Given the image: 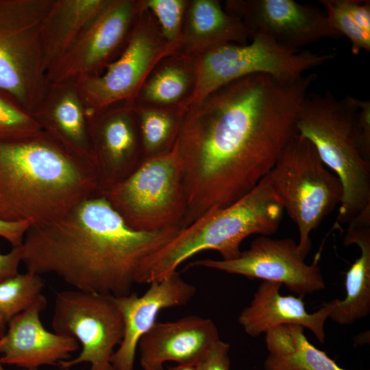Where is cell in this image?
<instances>
[{
    "mask_svg": "<svg viewBox=\"0 0 370 370\" xmlns=\"http://www.w3.org/2000/svg\"><path fill=\"white\" fill-rule=\"evenodd\" d=\"M315 79L254 74L187 108L173 149L184 171L183 228L236 201L269 173L297 133L299 108Z\"/></svg>",
    "mask_w": 370,
    "mask_h": 370,
    "instance_id": "1",
    "label": "cell"
},
{
    "mask_svg": "<svg viewBox=\"0 0 370 370\" xmlns=\"http://www.w3.org/2000/svg\"><path fill=\"white\" fill-rule=\"evenodd\" d=\"M178 231L132 230L103 196L95 195L58 220L32 226L21 245L22 262L27 271L56 275L76 290L127 295L144 258Z\"/></svg>",
    "mask_w": 370,
    "mask_h": 370,
    "instance_id": "2",
    "label": "cell"
},
{
    "mask_svg": "<svg viewBox=\"0 0 370 370\" xmlns=\"http://www.w3.org/2000/svg\"><path fill=\"white\" fill-rule=\"evenodd\" d=\"M95 195H99L95 167L44 132L0 140V219L47 224Z\"/></svg>",
    "mask_w": 370,
    "mask_h": 370,
    "instance_id": "3",
    "label": "cell"
},
{
    "mask_svg": "<svg viewBox=\"0 0 370 370\" xmlns=\"http://www.w3.org/2000/svg\"><path fill=\"white\" fill-rule=\"evenodd\" d=\"M283 210L266 175L243 197L228 206L208 212L145 257L136 283L161 281L176 272L184 261L205 250L218 251L222 260L234 259L241 254L240 246L247 236L274 234Z\"/></svg>",
    "mask_w": 370,
    "mask_h": 370,
    "instance_id": "4",
    "label": "cell"
},
{
    "mask_svg": "<svg viewBox=\"0 0 370 370\" xmlns=\"http://www.w3.org/2000/svg\"><path fill=\"white\" fill-rule=\"evenodd\" d=\"M358 99L332 92H308L299 108L296 132L314 147L324 164L339 178L343 197L337 221L349 223L370 206V162L358 153L353 121Z\"/></svg>",
    "mask_w": 370,
    "mask_h": 370,
    "instance_id": "5",
    "label": "cell"
},
{
    "mask_svg": "<svg viewBox=\"0 0 370 370\" xmlns=\"http://www.w3.org/2000/svg\"><path fill=\"white\" fill-rule=\"evenodd\" d=\"M267 177L297 226L298 249L306 258L312 246L310 233L342 202V183L324 164L312 144L297 133Z\"/></svg>",
    "mask_w": 370,
    "mask_h": 370,
    "instance_id": "6",
    "label": "cell"
},
{
    "mask_svg": "<svg viewBox=\"0 0 370 370\" xmlns=\"http://www.w3.org/2000/svg\"><path fill=\"white\" fill-rule=\"evenodd\" d=\"M53 0H0V90L34 114L49 84L40 34Z\"/></svg>",
    "mask_w": 370,
    "mask_h": 370,
    "instance_id": "7",
    "label": "cell"
},
{
    "mask_svg": "<svg viewBox=\"0 0 370 370\" xmlns=\"http://www.w3.org/2000/svg\"><path fill=\"white\" fill-rule=\"evenodd\" d=\"M103 196L131 229H182L187 212L184 171L175 152L143 160Z\"/></svg>",
    "mask_w": 370,
    "mask_h": 370,
    "instance_id": "8",
    "label": "cell"
},
{
    "mask_svg": "<svg viewBox=\"0 0 370 370\" xmlns=\"http://www.w3.org/2000/svg\"><path fill=\"white\" fill-rule=\"evenodd\" d=\"M251 39L246 44H223L195 57L196 84L188 106L236 79L265 73L293 80L335 57L334 53L289 49L262 34Z\"/></svg>",
    "mask_w": 370,
    "mask_h": 370,
    "instance_id": "9",
    "label": "cell"
},
{
    "mask_svg": "<svg viewBox=\"0 0 370 370\" xmlns=\"http://www.w3.org/2000/svg\"><path fill=\"white\" fill-rule=\"evenodd\" d=\"M177 50L163 38L155 18L145 7L119 57L100 75L74 82L86 111L134 101L155 66Z\"/></svg>",
    "mask_w": 370,
    "mask_h": 370,
    "instance_id": "10",
    "label": "cell"
},
{
    "mask_svg": "<svg viewBox=\"0 0 370 370\" xmlns=\"http://www.w3.org/2000/svg\"><path fill=\"white\" fill-rule=\"evenodd\" d=\"M51 326L82 345L76 358L58 362L61 369L88 362L89 370H116L111 358L122 341L124 321L112 296L76 289L58 292Z\"/></svg>",
    "mask_w": 370,
    "mask_h": 370,
    "instance_id": "11",
    "label": "cell"
},
{
    "mask_svg": "<svg viewBox=\"0 0 370 370\" xmlns=\"http://www.w3.org/2000/svg\"><path fill=\"white\" fill-rule=\"evenodd\" d=\"M145 0H108L69 51L47 72L49 84L100 75L123 51Z\"/></svg>",
    "mask_w": 370,
    "mask_h": 370,
    "instance_id": "12",
    "label": "cell"
},
{
    "mask_svg": "<svg viewBox=\"0 0 370 370\" xmlns=\"http://www.w3.org/2000/svg\"><path fill=\"white\" fill-rule=\"evenodd\" d=\"M319 252L313 262L308 264L293 239L260 236L234 259L199 260L188 264L186 268L204 267L251 280L275 282L303 297L325 288L319 266Z\"/></svg>",
    "mask_w": 370,
    "mask_h": 370,
    "instance_id": "13",
    "label": "cell"
},
{
    "mask_svg": "<svg viewBox=\"0 0 370 370\" xmlns=\"http://www.w3.org/2000/svg\"><path fill=\"white\" fill-rule=\"evenodd\" d=\"M98 180V194L125 180L143 161L137 114L133 101L87 112Z\"/></svg>",
    "mask_w": 370,
    "mask_h": 370,
    "instance_id": "14",
    "label": "cell"
},
{
    "mask_svg": "<svg viewBox=\"0 0 370 370\" xmlns=\"http://www.w3.org/2000/svg\"><path fill=\"white\" fill-rule=\"evenodd\" d=\"M223 8L241 19L251 36L262 34L295 51L340 36L330 26L324 11L293 0H227Z\"/></svg>",
    "mask_w": 370,
    "mask_h": 370,
    "instance_id": "15",
    "label": "cell"
},
{
    "mask_svg": "<svg viewBox=\"0 0 370 370\" xmlns=\"http://www.w3.org/2000/svg\"><path fill=\"white\" fill-rule=\"evenodd\" d=\"M149 284L141 296L136 293L112 296L124 321L122 341L111 358L116 370H134L138 343L156 323L160 312L165 308L186 305L196 293L195 287L186 282L177 271L161 281Z\"/></svg>",
    "mask_w": 370,
    "mask_h": 370,
    "instance_id": "16",
    "label": "cell"
},
{
    "mask_svg": "<svg viewBox=\"0 0 370 370\" xmlns=\"http://www.w3.org/2000/svg\"><path fill=\"white\" fill-rule=\"evenodd\" d=\"M47 300L42 295L29 308L14 317L4 334L0 336V360L3 365L22 369H38L68 360L79 349L71 336L47 330L40 314Z\"/></svg>",
    "mask_w": 370,
    "mask_h": 370,
    "instance_id": "17",
    "label": "cell"
},
{
    "mask_svg": "<svg viewBox=\"0 0 370 370\" xmlns=\"http://www.w3.org/2000/svg\"><path fill=\"white\" fill-rule=\"evenodd\" d=\"M219 340L212 321L188 316L172 322H156L140 340V365L143 370H163L174 361L194 366Z\"/></svg>",
    "mask_w": 370,
    "mask_h": 370,
    "instance_id": "18",
    "label": "cell"
},
{
    "mask_svg": "<svg viewBox=\"0 0 370 370\" xmlns=\"http://www.w3.org/2000/svg\"><path fill=\"white\" fill-rule=\"evenodd\" d=\"M282 286L270 281H263L259 285L250 304L238 317V323L245 332L250 336L258 337L273 327L295 324L310 330L321 343H324L325 323L338 299H333L317 311L309 313L303 297L281 295Z\"/></svg>",
    "mask_w": 370,
    "mask_h": 370,
    "instance_id": "19",
    "label": "cell"
},
{
    "mask_svg": "<svg viewBox=\"0 0 370 370\" xmlns=\"http://www.w3.org/2000/svg\"><path fill=\"white\" fill-rule=\"evenodd\" d=\"M32 115L42 132L95 169L86 109L74 82L49 84L42 103Z\"/></svg>",
    "mask_w": 370,
    "mask_h": 370,
    "instance_id": "20",
    "label": "cell"
},
{
    "mask_svg": "<svg viewBox=\"0 0 370 370\" xmlns=\"http://www.w3.org/2000/svg\"><path fill=\"white\" fill-rule=\"evenodd\" d=\"M251 34L238 17L218 0H188L182 39L175 53L196 57L225 43L246 44Z\"/></svg>",
    "mask_w": 370,
    "mask_h": 370,
    "instance_id": "21",
    "label": "cell"
},
{
    "mask_svg": "<svg viewBox=\"0 0 370 370\" xmlns=\"http://www.w3.org/2000/svg\"><path fill=\"white\" fill-rule=\"evenodd\" d=\"M344 245L356 244L360 256L346 273L345 297L339 300L329 318L350 325L370 312V206L348 223Z\"/></svg>",
    "mask_w": 370,
    "mask_h": 370,
    "instance_id": "22",
    "label": "cell"
},
{
    "mask_svg": "<svg viewBox=\"0 0 370 370\" xmlns=\"http://www.w3.org/2000/svg\"><path fill=\"white\" fill-rule=\"evenodd\" d=\"M108 0H53L42 25L41 51L45 71L71 47Z\"/></svg>",
    "mask_w": 370,
    "mask_h": 370,
    "instance_id": "23",
    "label": "cell"
},
{
    "mask_svg": "<svg viewBox=\"0 0 370 370\" xmlns=\"http://www.w3.org/2000/svg\"><path fill=\"white\" fill-rule=\"evenodd\" d=\"M195 84V57L173 53L155 66L133 102L143 107L188 108Z\"/></svg>",
    "mask_w": 370,
    "mask_h": 370,
    "instance_id": "24",
    "label": "cell"
},
{
    "mask_svg": "<svg viewBox=\"0 0 370 370\" xmlns=\"http://www.w3.org/2000/svg\"><path fill=\"white\" fill-rule=\"evenodd\" d=\"M304 330L298 325L283 324L265 332L269 354L264 370H347L312 345Z\"/></svg>",
    "mask_w": 370,
    "mask_h": 370,
    "instance_id": "25",
    "label": "cell"
},
{
    "mask_svg": "<svg viewBox=\"0 0 370 370\" xmlns=\"http://www.w3.org/2000/svg\"><path fill=\"white\" fill-rule=\"evenodd\" d=\"M143 160L171 152L179 136L187 108H152L135 105Z\"/></svg>",
    "mask_w": 370,
    "mask_h": 370,
    "instance_id": "26",
    "label": "cell"
},
{
    "mask_svg": "<svg viewBox=\"0 0 370 370\" xmlns=\"http://www.w3.org/2000/svg\"><path fill=\"white\" fill-rule=\"evenodd\" d=\"M330 26L345 36L352 53L370 51V1L369 0H320Z\"/></svg>",
    "mask_w": 370,
    "mask_h": 370,
    "instance_id": "27",
    "label": "cell"
},
{
    "mask_svg": "<svg viewBox=\"0 0 370 370\" xmlns=\"http://www.w3.org/2000/svg\"><path fill=\"white\" fill-rule=\"evenodd\" d=\"M41 275L26 271L0 282V336L11 320L29 308L43 294Z\"/></svg>",
    "mask_w": 370,
    "mask_h": 370,
    "instance_id": "28",
    "label": "cell"
},
{
    "mask_svg": "<svg viewBox=\"0 0 370 370\" xmlns=\"http://www.w3.org/2000/svg\"><path fill=\"white\" fill-rule=\"evenodd\" d=\"M42 132L34 117L10 95L0 90V140L28 138Z\"/></svg>",
    "mask_w": 370,
    "mask_h": 370,
    "instance_id": "29",
    "label": "cell"
},
{
    "mask_svg": "<svg viewBox=\"0 0 370 370\" xmlns=\"http://www.w3.org/2000/svg\"><path fill=\"white\" fill-rule=\"evenodd\" d=\"M188 0H145L165 40L180 47Z\"/></svg>",
    "mask_w": 370,
    "mask_h": 370,
    "instance_id": "30",
    "label": "cell"
},
{
    "mask_svg": "<svg viewBox=\"0 0 370 370\" xmlns=\"http://www.w3.org/2000/svg\"><path fill=\"white\" fill-rule=\"evenodd\" d=\"M358 106L353 121L354 143L362 158L370 162V101L358 99Z\"/></svg>",
    "mask_w": 370,
    "mask_h": 370,
    "instance_id": "31",
    "label": "cell"
},
{
    "mask_svg": "<svg viewBox=\"0 0 370 370\" xmlns=\"http://www.w3.org/2000/svg\"><path fill=\"white\" fill-rule=\"evenodd\" d=\"M230 345L219 340L194 365L196 370H230Z\"/></svg>",
    "mask_w": 370,
    "mask_h": 370,
    "instance_id": "32",
    "label": "cell"
},
{
    "mask_svg": "<svg viewBox=\"0 0 370 370\" xmlns=\"http://www.w3.org/2000/svg\"><path fill=\"white\" fill-rule=\"evenodd\" d=\"M32 226L28 221H10L0 219V238L6 240L12 247L21 246Z\"/></svg>",
    "mask_w": 370,
    "mask_h": 370,
    "instance_id": "33",
    "label": "cell"
},
{
    "mask_svg": "<svg viewBox=\"0 0 370 370\" xmlns=\"http://www.w3.org/2000/svg\"><path fill=\"white\" fill-rule=\"evenodd\" d=\"M21 262V246L12 247L10 252L0 254V282L18 274Z\"/></svg>",
    "mask_w": 370,
    "mask_h": 370,
    "instance_id": "34",
    "label": "cell"
},
{
    "mask_svg": "<svg viewBox=\"0 0 370 370\" xmlns=\"http://www.w3.org/2000/svg\"><path fill=\"white\" fill-rule=\"evenodd\" d=\"M164 370V369H163ZM167 370H196L194 366L178 365L176 367H169Z\"/></svg>",
    "mask_w": 370,
    "mask_h": 370,
    "instance_id": "35",
    "label": "cell"
},
{
    "mask_svg": "<svg viewBox=\"0 0 370 370\" xmlns=\"http://www.w3.org/2000/svg\"><path fill=\"white\" fill-rule=\"evenodd\" d=\"M21 370H38V369H22ZM56 370H58V369H56ZM62 370H71V369L69 368V369H62Z\"/></svg>",
    "mask_w": 370,
    "mask_h": 370,
    "instance_id": "36",
    "label": "cell"
},
{
    "mask_svg": "<svg viewBox=\"0 0 370 370\" xmlns=\"http://www.w3.org/2000/svg\"><path fill=\"white\" fill-rule=\"evenodd\" d=\"M0 370H5L3 367V364L1 363V360H0Z\"/></svg>",
    "mask_w": 370,
    "mask_h": 370,
    "instance_id": "37",
    "label": "cell"
}]
</instances>
